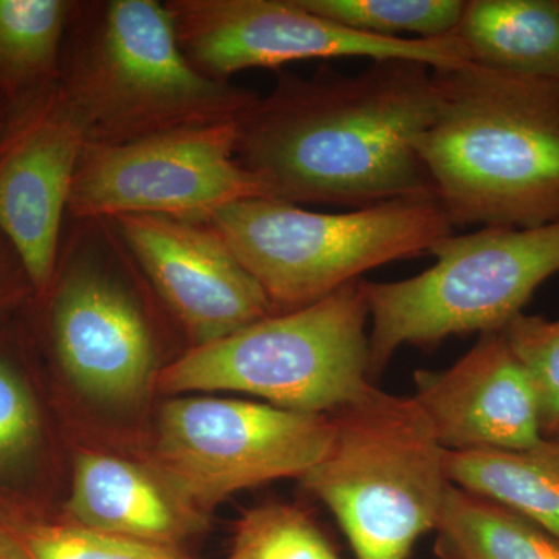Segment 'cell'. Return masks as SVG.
<instances>
[{
	"label": "cell",
	"mask_w": 559,
	"mask_h": 559,
	"mask_svg": "<svg viewBox=\"0 0 559 559\" xmlns=\"http://www.w3.org/2000/svg\"><path fill=\"white\" fill-rule=\"evenodd\" d=\"M60 86L95 143L235 121L259 97L198 72L157 0L76 3Z\"/></svg>",
	"instance_id": "3"
},
{
	"label": "cell",
	"mask_w": 559,
	"mask_h": 559,
	"mask_svg": "<svg viewBox=\"0 0 559 559\" xmlns=\"http://www.w3.org/2000/svg\"><path fill=\"white\" fill-rule=\"evenodd\" d=\"M323 20L384 39H440L454 35L466 0H299Z\"/></svg>",
	"instance_id": "20"
},
{
	"label": "cell",
	"mask_w": 559,
	"mask_h": 559,
	"mask_svg": "<svg viewBox=\"0 0 559 559\" xmlns=\"http://www.w3.org/2000/svg\"><path fill=\"white\" fill-rule=\"evenodd\" d=\"M76 0H0V98L14 108L57 86Z\"/></svg>",
	"instance_id": "18"
},
{
	"label": "cell",
	"mask_w": 559,
	"mask_h": 559,
	"mask_svg": "<svg viewBox=\"0 0 559 559\" xmlns=\"http://www.w3.org/2000/svg\"><path fill=\"white\" fill-rule=\"evenodd\" d=\"M165 5L187 60L221 83L242 70L329 58L409 60L432 69L469 62L455 33L440 39L377 38L323 20L299 0H168Z\"/></svg>",
	"instance_id": "11"
},
{
	"label": "cell",
	"mask_w": 559,
	"mask_h": 559,
	"mask_svg": "<svg viewBox=\"0 0 559 559\" xmlns=\"http://www.w3.org/2000/svg\"><path fill=\"white\" fill-rule=\"evenodd\" d=\"M414 380L412 399L448 452L521 451L543 440L538 396L503 331L481 334L457 362Z\"/></svg>",
	"instance_id": "14"
},
{
	"label": "cell",
	"mask_w": 559,
	"mask_h": 559,
	"mask_svg": "<svg viewBox=\"0 0 559 559\" xmlns=\"http://www.w3.org/2000/svg\"><path fill=\"white\" fill-rule=\"evenodd\" d=\"M237 120L180 128L124 143L86 142L73 175L69 219L167 215L201 219L263 183L237 159Z\"/></svg>",
	"instance_id": "10"
},
{
	"label": "cell",
	"mask_w": 559,
	"mask_h": 559,
	"mask_svg": "<svg viewBox=\"0 0 559 559\" xmlns=\"http://www.w3.org/2000/svg\"><path fill=\"white\" fill-rule=\"evenodd\" d=\"M86 142L60 83L7 108L0 130V235L20 257L36 300L53 278L70 187Z\"/></svg>",
	"instance_id": "12"
},
{
	"label": "cell",
	"mask_w": 559,
	"mask_h": 559,
	"mask_svg": "<svg viewBox=\"0 0 559 559\" xmlns=\"http://www.w3.org/2000/svg\"><path fill=\"white\" fill-rule=\"evenodd\" d=\"M330 417V450L301 484L333 513L356 559H409L443 510L447 450L417 401L374 384Z\"/></svg>",
	"instance_id": "4"
},
{
	"label": "cell",
	"mask_w": 559,
	"mask_h": 559,
	"mask_svg": "<svg viewBox=\"0 0 559 559\" xmlns=\"http://www.w3.org/2000/svg\"><path fill=\"white\" fill-rule=\"evenodd\" d=\"M131 253L108 219H69L47 293L46 329L66 377L112 407L153 392L157 336L128 272Z\"/></svg>",
	"instance_id": "8"
},
{
	"label": "cell",
	"mask_w": 559,
	"mask_h": 559,
	"mask_svg": "<svg viewBox=\"0 0 559 559\" xmlns=\"http://www.w3.org/2000/svg\"><path fill=\"white\" fill-rule=\"evenodd\" d=\"M64 513L73 524L170 549L209 525L150 465L91 450L76 454Z\"/></svg>",
	"instance_id": "15"
},
{
	"label": "cell",
	"mask_w": 559,
	"mask_h": 559,
	"mask_svg": "<svg viewBox=\"0 0 559 559\" xmlns=\"http://www.w3.org/2000/svg\"><path fill=\"white\" fill-rule=\"evenodd\" d=\"M455 487L502 503L559 538V432L521 451L448 452Z\"/></svg>",
	"instance_id": "17"
},
{
	"label": "cell",
	"mask_w": 559,
	"mask_h": 559,
	"mask_svg": "<svg viewBox=\"0 0 559 559\" xmlns=\"http://www.w3.org/2000/svg\"><path fill=\"white\" fill-rule=\"evenodd\" d=\"M187 340L200 347L275 314L257 280L202 221L167 215L108 219Z\"/></svg>",
	"instance_id": "13"
},
{
	"label": "cell",
	"mask_w": 559,
	"mask_h": 559,
	"mask_svg": "<svg viewBox=\"0 0 559 559\" xmlns=\"http://www.w3.org/2000/svg\"><path fill=\"white\" fill-rule=\"evenodd\" d=\"M433 75L415 150L454 227L559 221V86L474 62Z\"/></svg>",
	"instance_id": "2"
},
{
	"label": "cell",
	"mask_w": 559,
	"mask_h": 559,
	"mask_svg": "<svg viewBox=\"0 0 559 559\" xmlns=\"http://www.w3.org/2000/svg\"><path fill=\"white\" fill-rule=\"evenodd\" d=\"M5 527L28 559H198L183 549L153 546L70 521Z\"/></svg>",
	"instance_id": "22"
},
{
	"label": "cell",
	"mask_w": 559,
	"mask_h": 559,
	"mask_svg": "<svg viewBox=\"0 0 559 559\" xmlns=\"http://www.w3.org/2000/svg\"><path fill=\"white\" fill-rule=\"evenodd\" d=\"M455 36L474 64L559 86V0H466Z\"/></svg>",
	"instance_id": "16"
},
{
	"label": "cell",
	"mask_w": 559,
	"mask_h": 559,
	"mask_svg": "<svg viewBox=\"0 0 559 559\" xmlns=\"http://www.w3.org/2000/svg\"><path fill=\"white\" fill-rule=\"evenodd\" d=\"M20 370L0 349V474L28 460L40 441L38 406Z\"/></svg>",
	"instance_id": "24"
},
{
	"label": "cell",
	"mask_w": 559,
	"mask_h": 559,
	"mask_svg": "<svg viewBox=\"0 0 559 559\" xmlns=\"http://www.w3.org/2000/svg\"><path fill=\"white\" fill-rule=\"evenodd\" d=\"M437 105L433 69L380 60L345 75L278 72L274 90L237 120V159L266 198L362 209L436 197L415 139Z\"/></svg>",
	"instance_id": "1"
},
{
	"label": "cell",
	"mask_w": 559,
	"mask_h": 559,
	"mask_svg": "<svg viewBox=\"0 0 559 559\" xmlns=\"http://www.w3.org/2000/svg\"><path fill=\"white\" fill-rule=\"evenodd\" d=\"M28 297L35 299L27 272L9 241L0 235V320Z\"/></svg>",
	"instance_id": "25"
},
{
	"label": "cell",
	"mask_w": 559,
	"mask_h": 559,
	"mask_svg": "<svg viewBox=\"0 0 559 559\" xmlns=\"http://www.w3.org/2000/svg\"><path fill=\"white\" fill-rule=\"evenodd\" d=\"M437 261L414 277L366 282L370 381L404 345L503 331L540 285L559 274V221L546 226L481 227L430 249Z\"/></svg>",
	"instance_id": "7"
},
{
	"label": "cell",
	"mask_w": 559,
	"mask_h": 559,
	"mask_svg": "<svg viewBox=\"0 0 559 559\" xmlns=\"http://www.w3.org/2000/svg\"><path fill=\"white\" fill-rule=\"evenodd\" d=\"M0 559H28L5 524H0Z\"/></svg>",
	"instance_id": "26"
},
{
	"label": "cell",
	"mask_w": 559,
	"mask_h": 559,
	"mask_svg": "<svg viewBox=\"0 0 559 559\" xmlns=\"http://www.w3.org/2000/svg\"><path fill=\"white\" fill-rule=\"evenodd\" d=\"M369 305L362 278L299 310L275 312L162 367V395L235 392L304 414L331 415L362 395L369 377Z\"/></svg>",
	"instance_id": "6"
},
{
	"label": "cell",
	"mask_w": 559,
	"mask_h": 559,
	"mask_svg": "<svg viewBox=\"0 0 559 559\" xmlns=\"http://www.w3.org/2000/svg\"><path fill=\"white\" fill-rule=\"evenodd\" d=\"M333 432L330 415L171 396L157 418L150 466L190 509L209 518L242 489L286 477L300 480L325 457Z\"/></svg>",
	"instance_id": "9"
},
{
	"label": "cell",
	"mask_w": 559,
	"mask_h": 559,
	"mask_svg": "<svg viewBox=\"0 0 559 559\" xmlns=\"http://www.w3.org/2000/svg\"><path fill=\"white\" fill-rule=\"evenodd\" d=\"M257 280L275 312L299 310L364 272L430 252L454 234L436 197L404 198L345 213H319L248 198L202 216Z\"/></svg>",
	"instance_id": "5"
},
{
	"label": "cell",
	"mask_w": 559,
	"mask_h": 559,
	"mask_svg": "<svg viewBox=\"0 0 559 559\" xmlns=\"http://www.w3.org/2000/svg\"><path fill=\"white\" fill-rule=\"evenodd\" d=\"M227 559H341L308 511L285 502L242 513Z\"/></svg>",
	"instance_id": "21"
},
{
	"label": "cell",
	"mask_w": 559,
	"mask_h": 559,
	"mask_svg": "<svg viewBox=\"0 0 559 559\" xmlns=\"http://www.w3.org/2000/svg\"><path fill=\"white\" fill-rule=\"evenodd\" d=\"M433 532L440 559H559L558 536L452 484Z\"/></svg>",
	"instance_id": "19"
},
{
	"label": "cell",
	"mask_w": 559,
	"mask_h": 559,
	"mask_svg": "<svg viewBox=\"0 0 559 559\" xmlns=\"http://www.w3.org/2000/svg\"><path fill=\"white\" fill-rule=\"evenodd\" d=\"M538 396L544 436L559 432V319L518 316L503 330Z\"/></svg>",
	"instance_id": "23"
},
{
	"label": "cell",
	"mask_w": 559,
	"mask_h": 559,
	"mask_svg": "<svg viewBox=\"0 0 559 559\" xmlns=\"http://www.w3.org/2000/svg\"><path fill=\"white\" fill-rule=\"evenodd\" d=\"M7 116V106L5 103L0 98V130H2L3 120H5Z\"/></svg>",
	"instance_id": "27"
}]
</instances>
